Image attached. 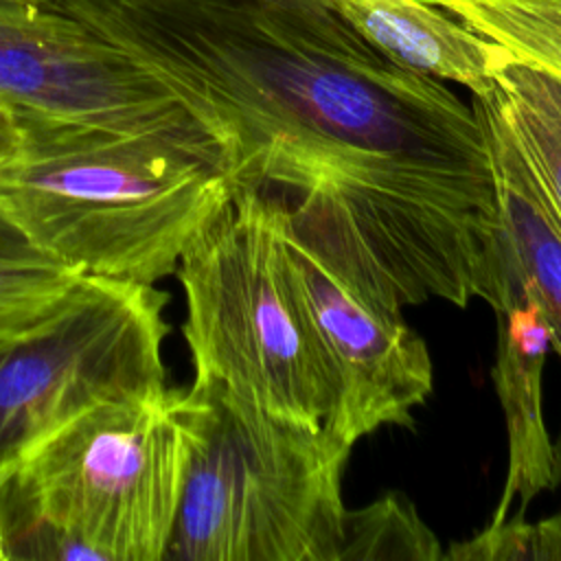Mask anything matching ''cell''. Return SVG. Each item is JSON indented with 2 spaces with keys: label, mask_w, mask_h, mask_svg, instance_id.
Masks as SVG:
<instances>
[{
  "label": "cell",
  "mask_w": 561,
  "mask_h": 561,
  "mask_svg": "<svg viewBox=\"0 0 561 561\" xmlns=\"http://www.w3.org/2000/svg\"><path fill=\"white\" fill-rule=\"evenodd\" d=\"M147 68L234 186L386 311L491 309L517 280L482 123L337 15L270 0H53Z\"/></svg>",
  "instance_id": "cell-1"
},
{
  "label": "cell",
  "mask_w": 561,
  "mask_h": 561,
  "mask_svg": "<svg viewBox=\"0 0 561 561\" xmlns=\"http://www.w3.org/2000/svg\"><path fill=\"white\" fill-rule=\"evenodd\" d=\"M20 116L24 140L0 169V204L81 276L153 285L175 274L193 237L234 191L202 140Z\"/></svg>",
  "instance_id": "cell-2"
},
{
  "label": "cell",
  "mask_w": 561,
  "mask_h": 561,
  "mask_svg": "<svg viewBox=\"0 0 561 561\" xmlns=\"http://www.w3.org/2000/svg\"><path fill=\"white\" fill-rule=\"evenodd\" d=\"M173 408L186 460L162 561H342L351 445L204 379Z\"/></svg>",
  "instance_id": "cell-3"
},
{
  "label": "cell",
  "mask_w": 561,
  "mask_h": 561,
  "mask_svg": "<svg viewBox=\"0 0 561 561\" xmlns=\"http://www.w3.org/2000/svg\"><path fill=\"white\" fill-rule=\"evenodd\" d=\"M285 210L254 186H234L178 263L182 327L195 379L256 408L327 425L340 377L311 320L283 245Z\"/></svg>",
  "instance_id": "cell-4"
},
{
  "label": "cell",
  "mask_w": 561,
  "mask_h": 561,
  "mask_svg": "<svg viewBox=\"0 0 561 561\" xmlns=\"http://www.w3.org/2000/svg\"><path fill=\"white\" fill-rule=\"evenodd\" d=\"M173 390L96 403L15 462L39 508L101 561H162L184 478Z\"/></svg>",
  "instance_id": "cell-5"
},
{
  "label": "cell",
  "mask_w": 561,
  "mask_h": 561,
  "mask_svg": "<svg viewBox=\"0 0 561 561\" xmlns=\"http://www.w3.org/2000/svg\"><path fill=\"white\" fill-rule=\"evenodd\" d=\"M164 302L153 285L81 276L0 335V473L96 403L169 390Z\"/></svg>",
  "instance_id": "cell-6"
},
{
  "label": "cell",
  "mask_w": 561,
  "mask_h": 561,
  "mask_svg": "<svg viewBox=\"0 0 561 561\" xmlns=\"http://www.w3.org/2000/svg\"><path fill=\"white\" fill-rule=\"evenodd\" d=\"M0 101L121 131H171L219 156L147 68L53 0H0Z\"/></svg>",
  "instance_id": "cell-7"
},
{
  "label": "cell",
  "mask_w": 561,
  "mask_h": 561,
  "mask_svg": "<svg viewBox=\"0 0 561 561\" xmlns=\"http://www.w3.org/2000/svg\"><path fill=\"white\" fill-rule=\"evenodd\" d=\"M283 245L340 377V401L324 427L351 447L381 427H412L416 408L434 390L425 340L403 313L370 302L327 256L300 241L289 230L287 213Z\"/></svg>",
  "instance_id": "cell-8"
},
{
  "label": "cell",
  "mask_w": 561,
  "mask_h": 561,
  "mask_svg": "<svg viewBox=\"0 0 561 561\" xmlns=\"http://www.w3.org/2000/svg\"><path fill=\"white\" fill-rule=\"evenodd\" d=\"M497 342L493 383L506 423V480L489 524L526 517L535 497L557 489L554 443L543 416V366L552 348L546 313L519 274L504 300L493 307Z\"/></svg>",
  "instance_id": "cell-9"
},
{
  "label": "cell",
  "mask_w": 561,
  "mask_h": 561,
  "mask_svg": "<svg viewBox=\"0 0 561 561\" xmlns=\"http://www.w3.org/2000/svg\"><path fill=\"white\" fill-rule=\"evenodd\" d=\"M342 22L392 64L467 88L491 90L511 57L447 9L427 0H324Z\"/></svg>",
  "instance_id": "cell-10"
},
{
  "label": "cell",
  "mask_w": 561,
  "mask_h": 561,
  "mask_svg": "<svg viewBox=\"0 0 561 561\" xmlns=\"http://www.w3.org/2000/svg\"><path fill=\"white\" fill-rule=\"evenodd\" d=\"M471 105L486 136L495 199L515 252L517 272L535 291L550 324L552 351L561 359V221L539 175L493 101L480 94L471 96ZM554 456L561 484V432L554 443Z\"/></svg>",
  "instance_id": "cell-11"
},
{
  "label": "cell",
  "mask_w": 561,
  "mask_h": 561,
  "mask_svg": "<svg viewBox=\"0 0 561 561\" xmlns=\"http://www.w3.org/2000/svg\"><path fill=\"white\" fill-rule=\"evenodd\" d=\"M79 278L0 204V335L46 313Z\"/></svg>",
  "instance_id": "cell-12"
},
{
  "label": "cell",
  "mask_w": 561,
  "mask_h": 561,
  "mask_svg": "<svg viewBox=\"0 0 561 561\" xmlns=\"http://www.w3.org/2000/svg\"><path fill=\"white\" fill-rule=\"evenodd\" d=\"M377 559H445L440 541L414 506L390 493L373 504L348 511L342 561Z\"/></svg>",
  "instance_id": "cell-13"
},
{
  "label": "cell",
  "mask_w": 561,
  "mask_h": 561,
  "mask_svg": "<svg viewBox=\"0 0 561 561\" xmlns=\"http://www.w3.org/2000/svg\"><path fill=\"white\" fill-rule=\"evenodd\" d=\"M0 559L75 561L94 554L39 508L15 467H9L0 473Z\"/></svg>",
  "instance_id": "cell-14"
},
{
  "label": "cell",
  "mask_w": 561,
  "mask_h": 561,
  "mask_svg": "<svg viewBox=\"0 0 561 561\" xmlns=\"http://www.w3.org/2000/svg\"><path fill=\"white\" fill-rule=\"evenodd\" d=\"M445 559L561 561V513L533 524L526 517H506L502 524H489L471 539L454 543Z\"/></svg>",
  "instance_id": "cell-15"
},
{
  "label": "cell",
  "mask_w": 561,
  "mask_h": 561,
  "mask_svg": "<svg viewBox=\"0 0 561 561\" xmlns=\"http://www.w3.org/2000/svg\"><path fill=\"white\" fill-rule=\"evenodd\" d=\"M515 57L561 81V9L524 11L513 28Z\"/></svg>",
  "instance_id": "cell-16"
},
{
  "label": "cell",
  "mask_w": 561,
  "mask_h": 561,
  "mask_svg": "<svg viewBox=\"0 0 561 561\" xmlns=\"http://www.w3.org/2000/svg\"><path fill=\"white\" fill-rule=\"evenodd\" d=\"M24 127L20 110L0 101V169L7 167L22 149Z\"/></svg>",
  "instance_id": "cell-17"
},
{
  "label": "cell",
  "mask_w": 561,
  "mask_h": 561,
  "mask_svg": "<svg viewBox=\"0 0 561 561\" xmlns=\"http://www.w3.org/2000/svg\"><path fill=\"white\" fill-rule=\"evenodd\" d=\"M537 175H539V180H541V184H543V188L550 197V204H552V208H554V213L561 221V162H557L554 167H550L548 171L537 173Z\"/></svg>",
  "instance_id": "cell-18"
},
{
  "label": "cell",
  "mask_w": 561,
  "mask_h": 561,
  "mask_svg": "<svg viewBox=\"0 0 561 561\" xmlns=\"http://www.w3.org/2000/svg\"><path fill=\"white\" fill-rule=\"evenodd\" d=\"M270 2L285 4V7L296 9V11H300V13H307V15H320V18L335 15L333 11H329V7L324 4V0H270Z\"/></svg>",
  "instance_id": "cell-19"
},
{
  "label": "cell",
  "mask_w": 561,
  "mask_h": 561,
  "mask_svg": "<svg viewBox=\"0 0 561 561\" xmlns=\"http://www.w3.org/2000/svg\"><path fill=\"white\" fill-rule=\"evenodd\" d=\"M427 2L443 4L447 0H427ZM502 2L519 4V7H530V9H561V0H502Z\"/></svg>",
  "instance_id": "cell-20"
}]
</instances>
